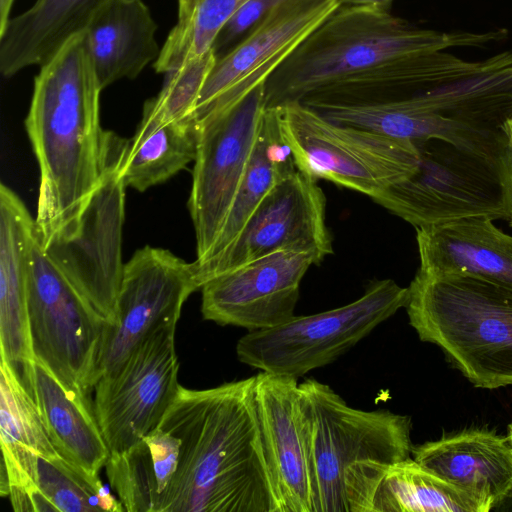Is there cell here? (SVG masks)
I'll return each instance as SVG.
<instances>
[{
    "label": "cell",
    "mask_w": 512,
    "mask_h": 512,
    "mask_svg": "<svg viewBox=\"0 0 512 512\" xmlns=\"http://www.w3.org/2000/svg\"><path fill=\"white\" fill-rule=\"evenodd\" d=\"M333 253L326 225V197L317 180L297 170L259 203L233 242L203 263L193 262L198 285L280 250Z\"/></svg>",
    "instance_id": "cell-14"
},
{
    "label": "cell",
    "mask_w": 512,
    "mask_h": 512,
    "mask_svg": "<svg viewBox=\"0 0 512 512\" xmlns=\"http://www.w3.org/2000/svg\"><path fill=\"white\" fill-rule=\"evenodd\" d=\"M216 55L212 49L165 74L159 94L144 104L162 120L191 118L201 89L212 70Z\"/></svg>",
    "instance_id": "cell-32"
},
{
    "label": "cell",
    "mask_w": 512,
    "mask_h": 512,
    "mask_svg": "<svg viewBox=\"0 0 512 512\" xmlns=\"http://www.w3.org/2000/svg\"><path fill=\"white\" fill-rule=\"evenodd\" d=\"M254 396L284 512H314L306 422L298 379L260 371Z\"/></svg>",
    "instance_id": "cell-17"
},
{
    "label": "cell",
    "mask_w": 512,
    "mask_h": 512,
    "mask_svg": "<svg viewBox=\"0 0 512 512\" xmlns=\"http://www.w3.org/2000/svg\"><path fill=\"white\" fill-rule=\"evenodd\" d=\"M408 300V287L392 279L371 283L357 300L271 328L250 331L236 344L238 360L271 374L300 378L346 353Z\"/></svg>",
    "instance_id": "cell-7"
},
{
    "label": "cell",
    "mask_w": 512,
    "mask_h": 512,
    "mask_svg": "<svg viewBox=\"0 0 512 512\" xmlns=\"http://www.w3.org/2000/svg\"><path fill=\"white\" fill-rule=\"evenodd\" d=\"M198 127L193 118L162 120L144 107L142 120L129 140L121 142V174L138 191L165 182L195 161Z\"/></svg>",
    "instance_id": "cell-27"
},
{
    "label": "cell",
    "mask_w": 512,
    "mask_h": 512,
    "mask_svg": "<svg viewBox=\"0 0 512 512\" xmlns=\"http://www.w3.org/2000/svg\"><path fill=\"white\" fill-rule=\"evenodd\" d=\"M0 371V490L5 496L12 491L37 487L38 457L51 458L59 454L34 400L2 360Z\"/></svg>",
    "instance_id": "cell-26"
},
{
    "label": "cell",
    "mask_w": 512,
    "mask_h": 512,
    "mask_svg": "<svg viewBox=\"0 0 512 512\" xmlns=\"http://www.w3.org/2000/svg\"><path fill=\"white\" fill-rule=\"evenodd\" d=\"M275 107L297 169L315 180L374 198L418 168L412 141L335 123L300 102Z\"/></svg>",
    "instance_id": "cell-8"
},
{
    "label": "cell",
    "mask_w": 512,
    "mask_h": 512,
    "mask_svg": "<svg viewBox=\"0 0 512 512\" xmlns=\"http://www.w3.org/2000/svg\"><path fill=\"white\" fill-rule=\"evenodd\" d=\"M297 170L282 134L278 109L266 107L251 158L223 228L207 256L195 263H203L224 251L264 197Z\"/></svg>",
    "instance_id": "cell-29"
},
{
    "label": "cell",
    "mask_w": 512,
    "mask_h": 512,
    "mask_svg": "<svg viewBox=\"0 0 512 512\" xmlns=\"http://www.w3.org/2000/svg\"><path fill=\"white\" fill-rule=\"evenodd\" d=\"M419 272L467 273L512 291V236L485 217L416 228Z\"/></svg>",
    "instance_id": "cell-22"
},
{
    "label": "cell",
    "mask_w": 512,
    "mask_h": 512,
    "mask_svg": "<svg viewBox=\"0 0 512 512\" xmlns=\"http://www.w3.org/2000/svg\"><path fill=\"white\" fill-rule=\"evenodd\" d=\"M27 392L57 453L86 472L98 475L110 451L89 397L67 389L35 359Z\"/></svg>",
    "instance_id": "cell-24"
},
{
    "label": "cell",
    "mask_w": 512,
    "mask_h": 512,
    "mask_svg": "<svg viewBox=\"0 0 512 512\" xmlns=\"http://www.w3.org/2000/svg\"><path fill=\"white\" fill-rule=\"evenodd\" d=\"M417 170L372 198L415 228L462 219L512 218V163L442 140L415 142Z\"/></svg>",
    "instance_id": "cell-6"
},
{
    "label": "cell",
    "mask_w": 512,
    "mask_h": 512,
    "mask_svg": "<svg viewBox=\"0 0 512 512\" xmlns=\"http://www.w3.org/2000/svg\"><path fill=\"white\" fill-rule=\"evenodd\" d=\"M312 109L335 123L395 139L414 143L442 140L494 161L505 160L509 153L502 129L481 128L423 110L408 97L367 104L320 105Z\"/></svg>",
    "instance_id": "cell-20"
},
{
    "label": "cell",
    "mask_w": 512,
    "mask_h": 512,
    "mask_svg": "<svg viewBox=\"0 0 512 512\" xmlns=\"http://www.w3.org/2000/svg\"><path fill=\"white\" fill-rule=\"evenodd\" d=\"M15 0H0V33L5 29L11 16V9Z\"/></svg>",
    "instance_id": "cell-35"
},
{
    "label": "cell",
    "mask_w": 512,
    "mask_h": 512,
    "mask_svg": "<svg viewBox=\"0 0 512 512\" xmlns=\"http://www.w3.org/2000/svg\"><path fill=\"white\" fill-rule=\"evenodd\" d=\"M254 381L251 376L203 390L180 385L158 426L180 442L159 512H284Z\"/></svg>",
    "instance_id": "cell-2"
},
{
    "label": "cell",
    "mask_w": 512,
    "mask_h": 512,
    "mask_svg": "<svg viewBox=\"0 0 512 512\" xmlns=\"http://www.w3.org/2000/svg\"><path fill=\"white\" fill-rule=\"evenodd\" d=\"M282 0H247L225 23L213 50L221 57L237 44L275 5Z\"/></svg>",
    "instance_id": "cell-33"
},
{
    "label": "cell",
    "mask_w": 512,
    "mask_h": 512,
    "mask_svg": "<svg viewBox=\"0 0 512 512\" xmlns=\"http://www.w3.org/2000/svg\"><path fill=\"white\" fill-rule=\"evenodd\" d=\"M266 109L265 83L196 120L197 155L188 207L202 261L220 234L251 158Z\"/></svg>",
    "instance_id": "cell-11"
},
{
    "label": "cell",
    "mask_w": 512,
    "mask_h": 512,
    "mask_svg": "<svg viewBox=\"0 0 512 512\" xmlns=\"http://www.w3.org/2000/svg\"><path fill=\"white\" fill-rule=\"evenodd\" d=\"M321 262L312 252L288 249L220 274L201 287L203 318L248 332L279 325L295 315L301 281Z\"/></svg>",
    "instance_id": "cell-16"
},
{
    "label": "cell",
    "mask_w": 512,
    "mask_h": 512,
    "mask_svg": "<svg viewBox=\"0 0 512 512\" xmlns=\"http://www.w3.org/2000/svg\"><path fill=\"white\" fill-rule=\"evenodd\" d=\"M412 457L469 494L482 512L512 494V448L507 436L464 430L414 446Z\"/></svg>",
    "instance_id": "cell-21"
},
{
    "label": "cell",
    "mask_w": 512,
    "mask_h": 512,
    "mask_svg": "<svg viewBox=\"0 0 512 512\" xmlns=\"http://www.w3.org/2000/svg\"><path fill=\"white\" fill-rule=\"evenodd\" d=\"M498 35L440 32L390 11L338 6L266 80V107L391 101L501 69L511 62L506 52L468 61L444 51L479 47Z\"/></svg>",
    "instance_id": "cell-1"
},
{
    "label": "cell",
    "mask_w": 512,
    "mask_h": 512,
    "mask_svg": "<svg viewBox=\"0 0 512 512\" xmlns=\"http://www.w3.org/2000/svg\"><path fill=\"white\" fill-rule=\"evenodd\" d=\"M306 422L314 512H347L345 473L363 460L412 456L411 418L390 410L349 406L329 385L299 383Z\"/></svg>",
    "instance_id": "cell-5"
},
{
    "label": "cell",
    "mask_w": 512,
    "mask_h": 512,
    "mask_svg": "<svg viewBox=\"0 0 512 512\" xmlns=\"http://www.w3.org/2000/svg\"><path fill=\"white\" fill-rule=\"evenodd\" d=\"M157 28L143 0H108L99 8L85 32L102 89L155 63L161 51Z\"/></svg>",
    "instance_id": "cell-23"
},
{
    "label": "cell",
    "mask_w": 512,
    "mask_h": 512,
    "mask_svg": "<svg viewBox=\"0 0 512 512\" xmlns=\"http://www.w3.org/2000/svg\"><path fill=\"white\" fill-rule=\"evenodd\" d=\"M247 0H178V19L168 34L158 63L171 68L202 57L232 14Z\"/></svg>",
    "instance_id": "cell-30"
},
{
    "label": "cell",
    "mask_w": 512,
    "mask_h": 512,
    "mask_svg": "<svg viewBox=\"0 0 512 512\" xmlns=\"http://www.w3.org/2000/svg\"><path fill=\"white\" fill-rule=\"evenodd\" d=\"M35 219L9 187L0 186L1 360L27 390L33 364L28 317V263Z\"/></svg>",
    "instance_id": "cell-19"
},
{
    "label": "cell",
    "mask_w": 512,
    "mask_h": 512,
    "mask_svg": "<svg viewBox=\"0 0 512 512\" xmlns=\"http://www.w3.org/2000/svg\"><path fill=\"white\" fill-rule=\"evenodd\" d=\"M108 0H36L0 33V72L10 78L43 65L71 36L84 31Z\"/></svg>",
    "instance_id": "cell-25"
},
{
    "label": "cell",
    "mask_w": 512,
    "mask_h": 512,
    "mask_svg": "<svg viewBox=\"0 0 512 512\" xmlns=\"http://www.w3.org/2000/svg\"><path fill=\"white\" fill-rule=\"evenodd\" d=\"M121 142L108 132L106 161L97 187L73 225L42 245L106 322L115 318L125 265L122 229L126 185L121 174Z\"/></svg>",
    "instance_id": "cell-10"
},
{
    "label": "cell",
    "mask_w": 512,
    "mask_h": 512,
    "mask_svg": "<svg viewBox=\"0 0 512 512\" xmlns=\"http://www.w3.org/2000/svg\"><path fill=\"white\" fill-rule=\"evenodd\" d=\"M340 7L366 8L390 11L393 0H337Z\"/></svg>",
    "instance_id": "cell-34"
},
{
    "label": "cell",
    "mask_w": 512,
    "mask_h": 512,
    "mask_svg": "<svg viewBox=\"0 0 512 512\" xmlns=\"http://www.w3.org/2000/svg\"><path fill=\"white\" fill-rule=\"evenodd\" d=\"M176 324L151 334L114 372L98 379L94 412L110 451L121 454L158 428L178 390Z\"/></svg>",
    "instance_id": "cell-12"
},
{
    "label": "cell",
    "mask_w": 512,
    "mask_h": 512,
    "mask_svg": "<svg viewBox=\"0 0 512 512\" xmlns=\"http://www.w3.org/2000/svg\"><path fill=\"white\" fill-rule=\"evenodd\" d=\"M506 436H507L509 443L511 445V448H512V422L508 425Z\"/></svg>",
    "instance_id": "cell-37"
},
{
    "label": "cell",
    "mask_w": 512,
    "mask_h": 512,
    "mask_svg": "<svg viewBox=\"0 0 512 512\" xmlns=\"http://www.w3.org/2000/svg\"><path fill=\"white\" fill-rule=\"evenodd\" d=\"M344 485L347 512H482L469 494L412 456L352 464Z\"/></svg>",
    "instance_id": "cell-18"
},
{
    "label": "cell",
    "mask_w": 512,
    "mask_h": 512,
    "mask_svg": "<svg viewBox=\"0 0 512 512\" xmlns=\"http://www.w3.org/2000/svg\"><path fill=\"white\" fill-rule=\"evenodd\" d=\"M501 129L506 136L508 147H509L511 158H512V114L505 120V122L501 126ZM511 221H512V218H511Z\"/></svg>",
    "instance_id": "cell-36"
},
{
    "label": "cell",
    "mask_w": 512,
    "mask_h": 512,
    "mask_svg": "<svg viewBox=\"0 0 512 512\" xmlns=\"http://www.w3.org/2000/svg\"><path fill=\"white\" fill-rule=\"evenodd\" d=\"M102 90L85 30L67 39L34 79L25 126L40 169L34 232L42 245L73 225L102 176L108 137L99 121Z\"/></svg>",
    "instance_id": "cell-3"
},
{
    "label": "cell",
    "mask_w": 512,
    "mask_h": 512,
    "mask_svg": "<svg viewBox=\"0 0 512 512\" xmlns=\"http://www.w3.org/2000/svg\"><path fill=\"white\" fill-rule=\"evenodd\" d=\"M405 308L419 339L439 347L473 386L512 385V291L467 273L418 271Z\"/></svg>",
    "instance_id": "cell-4"
},
{
    "label": "cell",
    "mask_w": 512,
    "mask_h": 512,
    "mask_svg": "<svg viewBox=\"0 0 512 512\" xmlns=\"http://www.w3.org/2000/svg\"><path fill=\"white\" fill-rule=\"evenodd\" d=\"M198 289L193 262L162 248L136 251L124 265L115 318L104 326L97 381L117 370L151 334L177 324L184 302Z\"/></svg>",
    "instance_id": "cell-13"
},
{
    "label": "cell",
    "mask_w": 512,
    "mask_h": 512,
    "mask_svg": "<svg viewBox=\"0 0 512 512\" xmlns=\"http://www.w3.org/2000/svg\"><path fill=\"white\" fill-rule=\"evenodd\" d=\"M37 487L52 502L58 512L125 511L93 475L68 462L61 456L38 457Z\"/></svg>",
    "instance_id": "cell-31"
},
{
    "label": "cell",
    "mask_w": 512,
    "mask_h": 512,
    "mask_svg": "<svg viewBox=\"0 0 512 512\" xmlns=\"http://www.w3.org/2000/svg\"><path fill=\"white\" fill-rule=\"evenodd\" d=\"M337 0H282L237 44L216 59L191 118L263 84L337 8Z\"/></svg>",
    "instance_id": "cell-15"
},
{
    "label": "cell",
    "mask_w": 512,
    "mask_h": 512,
    "mask_svg": "<svg viewBox=\"0 0 512 512\" xmlns=\"http://www.w3.org/2000/svg\"><path fill=\"white\" fill-rule=\"evenodd\" d=\"M27 298L34 359L67 389L89 397L97 382L106 320L51 260L35 232L29 251Z\"/></svg>",
    "instance_id": "cell-9"
},
{
    "label": "cell",
    "mask_w": 512,
    "mask_h": 512,
    "mask_svg": "<svg viewBox=\"0 0 512 512\" xmlns=\"http://www.w3.org/2000/svg\"><path fill=\"white\" fill-rule=\"evenodd\" d=\"M180 442L159 427L127 451L110 455L106 474L125 511L159 512L178 465Z\"/></svg>",
    "instance_id": "cell-28"
}]
</instances>
